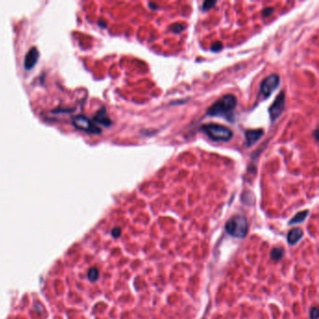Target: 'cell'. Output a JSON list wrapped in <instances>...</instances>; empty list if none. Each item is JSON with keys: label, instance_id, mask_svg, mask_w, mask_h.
<instances>
[{"label": "cell", "instance_id": "obj_1", "mask_svg": "<svg viewBox=\"0 0 319 319\" xmlns=\"http://www.w3.org/2000/svg\"><path fill=\"white\" fill-rule=\"evenodd\" d=\"M237 107V99L234 94H229L223 95L216 100L208 110L207 115L209 116H224L229 118V114Z\"/></svg>", "mask_w": 319, "mask_h": 319}, {"label": "cell", "instance_id": "obj_2", "mask_svg": "<svg viewBox=\"0 0 319 319\" xmlns=\"http://www.w3.org/2000/svg\"><path fill=\"white\" fill-rule=\"evenodd\" d=\"M200 130L213 141H229L233 137L230 128L218 124H204L200 126Z\"/></svg>", "mask_w": 319, "mask_h": 319}, {"label": "cell", "instance_id": "obj_3", "mask_svg": "<svg viewBox=\"0 0 319 319\" xmlns=\"http://www.w3.org/2000/svg\"><path fill=\"white\" fill-rule=\"evenodd\" d=\"M227 232L236 238L242 239L248 232V222L245 216L237 214L232 216L226 224Z\"/></svg>", "mask_w": 319, "mask_h": 319}, {"label": "cell", "instance_id": "obj_4", "mask_svg": "<svg viewBox=\"0 0 319 319\" xmlns=\"http://www.w3.org/2000/svg\"><path fill=\"white\" fill-rule=\"evenodd\" d=\"M73 125L77 129L90 133V134H100L101 129L95 124L93 120L83 116V115H78L74 117L72 121Z\"/></svg>", "mask_w": 319, "mask_h": 319}, {"label": "cell", "instance_id": "obj_5", "mask_svg": "<svg viewBox=\"0 0 319 319\" xmlns=\"http://www.w3.org/2000/svg\"><path fill=\"white\" fill-rule=\"evenodd\" d=\"M280 85V77L277 74H271L265 78L260 84L259 95L263 99L270 98L271 94L279 87Z\"/></svg>", "mask_w": 319, "mask_h": 319}, {"label": "cell", "instance_id": "obj_6", "mask_svg": "<svg viewBox=\"0 0 319 319\" xmlns=\"http://www.w3.org/2000/svg\"><path fill=\"white\" fill-rule=\"evenodd\" d=\"M284 102H285V95H284V92L282 91L276 97L275 100L273 101V103L269 109L270 117L272 122H274L283 113V109H284Z\"/></svg>", "mask_w": 319, "mask_h": 319}, {"label": "cell", "instance_id": "obj_7", "mask_svg": "<svg viewBox=\"0 0 319 319\" xmlns=\"http://www.w3.org/2000/svg\"><path fill=\"white\" fill-rule=\"evenodd\" d=\"M39 56H40V53H39L37 48L36 47H32L27 52V53L25 54L24 61H23L24 69L26 70H30V69H33L36 66V64L38 63Z\"/></svg>", "mask_w": 319, "mask_h": 319}, {"label": "cell", "instance_id": "obj_8", "mask_svg": "<svg viewBox=\"0 0 319 319\" xmlns=\"http://www.w3.org/2000/svg\"><path fill=\"white\" fill-rule=\"evenodd\" d=\"M264 131L262 129H248L244 132L246 146H252L261 139Z\"/></svg>", "mask_w": 319, "mask_h": 319}, {"label": "cell", "instance_id": "obj_9", "mask_svg": "<svg viewBox=\"0 0 319 319\" xmlns=\"http://www.w3.org/2000/svg\"><path fill=\"white\" fill-rule=\"evenodd\" d=\"M93 122L94 124H97V123L100 124L107 126V127H109L111 124V121L110 117L108 116L105 108H101L97 113H95V115L93 118Z\"/></svg>", "mask_w": 319, "mask_h": 319}, {"label": "cell", "instance_id": "obj_10", "mask_svg": "<svg viewBox=\"0 0 319 319\" xmlns=\"http://www.w3.org/2000/svg\"><path fill=\"white\" fill-rule=\"evenodd\" d=\"M303 236V231L300 229H293L288 234V241L291 245L296 244Z\"/></svg>", "mask_w": 319, "mask_h": 319}, {"label": "cell", "instance_id": "obj_11", "mask_svg": "<svg viewBox=\"0 0 319 319\" xmlns=\"http://www.w3.org/2000/svg\"><path fill=\"white\" fill-rule=\"evenodd\" d=\"M308 211H303V212H300L299 213H297L289 222L290 225H294V224H298V223H301L302 221L305 220V218L308 215Z\"/></svg>", "mask_w": 319, "mask_h": 319}, {"label": "cell", "instance_id": "obj_12", "mask_svg": "<svg viewBox=\"0 0 319 319\" xmlns=\"http://www.w3.org/2000/svg\"><path fill=\"white\" fill-rule=\"evenodd\" d=\"M283 256V250L281 247H276L274 249H272L271 253V259L275 260V261H279Z\"/></svg>", "mask_w": 319, "mask_h": 319}, {"label": "cell", "instance_id": "obj_13", "mask_svg": "<svg viewBox=\"0 0 319 319\" xmlns=\"http://www.w3.org/2000/svg\"><path fill=\"white\" fill-rule=\"evenodd\" d=\"M87 276H88V279H89L90 281H92V282L97 281V280L99 279V273L98 269H97V268H92V269H90L89 271H88Z\"/></svg>", "mask_w": 319, "mask_h": 319}, {"label": "cell", "instance_id": "obj_14", "mask_svg": "<svg viewBox=\"0 0 319 319\" xmlns=\"http://www.w3.org/2000/svg\"><path fill=\"white\" fill-rule=\"evenodd\" d=\"M216 3H217L216 1H205V2L203 3V5H202V10H203L204 11L209 10H211L213 6H215Z\"/></svg>", "mask_w": 319, "mask_h": 319}, {"label": "cell", "instance_id": "obj_15", "mask_svg": "<svg viewBox=\"0 0 319 319\" xmlns=\"http://www.w3.org/2000/svg\"><path fill=\"white\" fill-rule=\"evenodd\" d=\"M170 29H171V31L174 32V33H180V32H182L183 30V25L181 23H175V24L170 26Z\"/></svg>", "mask_w": 319, "mask_h": 319}, {"label": "cell", "instance_id": "obj_16", "mask_svg": "<svg viewBox=\"0 0 319 319\" xmlns=\"http://www.w3.org/2000/svg\"><path fill=\"white\" fill-rule=\"evenodd\" d=\"M317 317H318V309L316 307H313L310 311V318L317 319Z\"/></svg>", "mask_w": 319, "mask_h": 319}, {"label": "cell", "instance_id": "obj_17", "mask_svg": "<svg viewBox=\"0 0 319 319\" xmlns=\"http://www.w3.org/2000/svg\"><path fill=\"white\" fill-rule=\"evenodd\" d=\"M222 47H223L222 43H221L220 41H217V42H215V43L212 46L211 50H212V52H219V51L222 49Z\"/></svg>", "mask_w": 319, "mask_h": 319}, {"label": "cell", "instance_id": "obj_18", "mask_svg": "<svg viewBox=\"0 0 319 319\" xmlns=\"http://www.w3.org/2000/svg\"><path fill=\"white\" fill-rule=\"evenodd\" d=\"M121 233H122V230H121L120 228H114V229L111 230V235H112V237H114V238L120 237V236H121Z\"/></svg>", "mask_w": 319, "mask_h": 319}, {"label": "cell", "instance_id": "obj_19", "mask_svg": "<svg viewBox=\"0 0 319 319\" xmlns=\"http://www.w3.org/2000/svg\"><path fill=\"white\" fill-rule=\"evenodd\" d=\"M271 12H273V9L272 8H267L263 10V15L264 16H269Z\"/></svg>", "mask_w": 319, "mask_h": 319}]
</instances>
